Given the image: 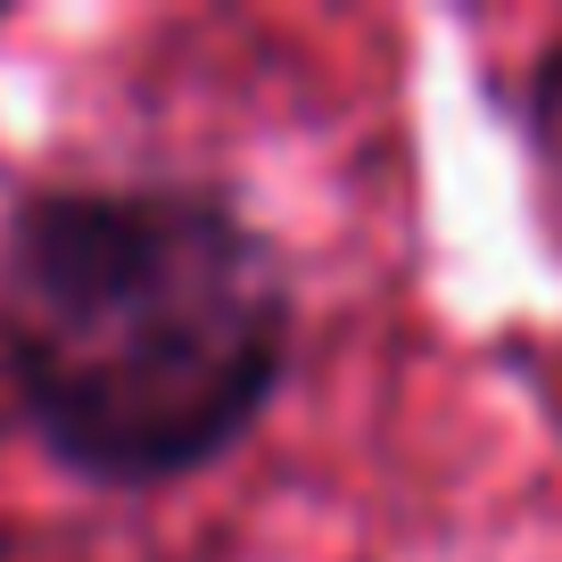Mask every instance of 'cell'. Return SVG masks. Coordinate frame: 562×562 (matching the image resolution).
<instances>
[{
  "instance_id": "obj_1",
  "label": "cell",
  "mask_w": 562,
  "mask_h": 562,
  "mask_svg": "<svg viewBox=\"0 0 562 562\" xmlns=\"http://www.w3.org/2000/svg\"><path fill=\"white\" fill-rule=\"evenodd\" d=\"M0 372L67 472L166 488L273 405L290 273L224 191L58 182L0 232Z\"/></svg>"
},
{
  "instance_id": "obj_2",
  "label": "cell",
  "mask_w": 562,
  "mask_h": 562,
  "mask_svg": "<svg viewBox=\"0 0 562 562\" xmlns=\"http://www.w3.org/2000/svg\"><path fill=\"white\" fill-rule=\"evenodd\" d=\"M529 140H538L546 175L562 182V42H546L538 75H529Z\"/></svg>"
}]
</instances>
